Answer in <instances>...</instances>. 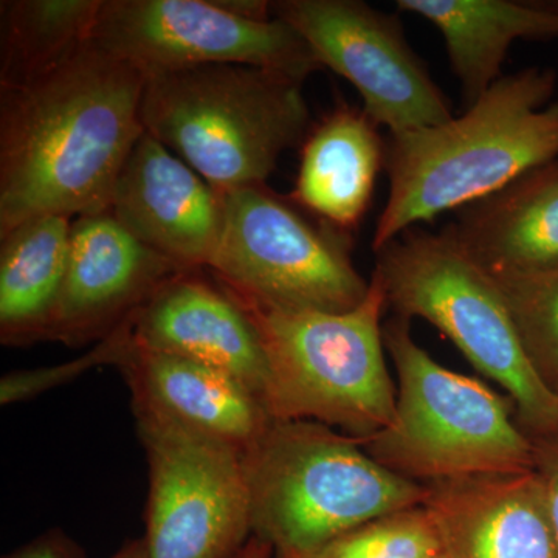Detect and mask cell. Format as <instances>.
Returning <instances> with one entry per match:
<instances>
[{"mask_svg": "<svg viewBox=\"0 0 558 558\" xmlns=\"http://www.w3.org/2000/svg\"><path fill=\"white\" fill-rule=\"evenodd\" d=\"M145 80L90 40L49 75L0 89V236L39 216L109 211L145 134Z\"/></svg>", "mask_w": 558, "mask_h": 558, "instance_id": "6da1fadb", "label": "cell"}, {"mask_svg": "<svg viewBox=\"0 0 558 558\" xmlns=\"http://www.w3.org/2000/svg\"><path fill=\"white\" fill-rule=\"evenodd\" d=\"M553 69L501 76L461 117L388 134L387 204L374 252L403 231L505 189L558 159V101Z\"/></svg>", "mask_w": 558, "mask_h": 558, "instance_id": "7a4b0ae2", "label": "cell"}, {"mask_svg": "<svg viewBox=\"0 0 558 558\" xmlns=\"http://www.w3.org/2000/svg\"><path fill=\"white\" fill-rule=\"evenodd\" d=\"M252 537L306 558L371 520L424 505L427 486L385 469L362 440L314 421H271L242 453Z\"/></svg>", "mask_w": 558, "mask_h": 558, "instance_id": "3957f363", "label": "cell"}, {"mask_svg": "<svg viewBox=\"0 0 558 558\" xmlns=\"http://www.w3.org/2000/svg\"><path fill=\"white\" fill-rule=\"evenodd\" d=\"M145 78V132L220 193L267 185L312 128L303 83L271 70L209 64Z\"/></svg>", "mask_w": 558, "mask_h": 558, "instance_id": "277c9868", "label": "cell"}, {"mask_svg": "<svg viewBox=\"0 0 558 558\" xmlns=\"http://www.w3.org/2000/svg\"><path fill=\"white\" fill-rule=\"evenodd\" d=\"M384 343L398 398L387 427L360 439L374 461L421 484L535 470L534 439L508 396L436 362L411 336L409 319L389 318Z\"/></svg>", "mask_w": 558, "mask_h": 558, "instance_id": "5b68a950", "label": "cell"}, {"mask_svg": "<svg viewBox=\"0 0 558 558\" xmlns=\"http://www.w3.org/2000/svg\"><path fill=\"white\" fill-rule=\"evenodd\" d=\"M374 253L373 275L395 317L425 319L453 341L473 368L508 392L532 439L558 436V396L529 363L490 271L446 230L414 227Z\"/></svg>", "mask_w": 558, "mask_h": 558, "instance_id": "8992f818", "label": "cell"}, {"mask_svg": "<svg viewBox=\"0 0 558 558\" xmlns=\"http://www.w3.org/2000/svg\"><path fill=\"white\" fill-rule=\"evenodd\" d=\"M368 296L348 312L247 307L263 340L274 421H314L366 439L395 417L398 388L385 362L387 295L371 277Z\"/></svg>", "mask_w": 558, "mask_h": 558, "instance_id": "52a82bcc", "label": "cell"}, {"mask_svg": "<svg viewBox=\"0 0 558 558\" xmlns=\"http://www.w3.org/2000/svg\"><path fill=\"white\" fill-rule=\"evenodd\" d=\"M226 194L222 238L208 270L233 295L267 310L348 312L368 296L351 238L315 226L267 185Z\"/></svg>", "mask_w": 558, "mask_h": 558, "instance_id": "ba28073f", "label": "cell"}, {"mask_svg": "<svg viewBox=\"0 0 558 558\" xmlns=\"http://www.w3.org/2000/svg\"><path fill=\"white\" fill-rule=\"evenodd\" d=\"M149 468V558H241L252 535L242 453L154 414L134 411Z\"/></svg>", "mask_w": 558, "mask_h": 558, "instance_id": "9c48e42d", "label": "cell"}, {"mask_svg": "<svg viewBox=\"0 0 558 558\" xmlns=\"http://www.w3.org/2000/svg\"><path fill=\"white\" fill-rule=\"evenodd\" d=\"M92 43L145 76L241 64L304 83L323 69L288 22L247 20L220 0H102Z\"/></svg>", "mask_w": 558, "mask_h": 558, "instance_id": "30bf717a", "label": "cell"}, {"mask_svg": "<svg viewBox=\"0 0 558 558\" xmlns=\"http://www.w3.org/2000/svg\"><path fill=\"white\" fill-rule=\"evenodd\" d=\"M271 9L310 44L322 68L357 89L366 116L388 134L436 126L453 117L398 17L360 0H279Z\"/></svg>", "mask_w": 558, "mask_h": 558, "instance_id": "8fae6325", "label": "cell"}, {"mask_svg": "<svg viewBox=\"0 0 558 558\" xmlns=\"http://www.w3.org/2000/svg\"><path fill=\"white\" fill-rule=\"evenodd\" d=\"M182 269L110 215L73 219L68 271L46 341L100 343Z\"/></svg>", "mask_w": 558, "mask_h": 558, "instance_id": "7c38bea8", "label": "cell"}, {"mask_svg": "<svg viewBox=\"0 0 558 558\" xmlns=\"http://www.w3.org/2000/svg\"><path fill=\"white\" fill-rule=\"evenodd\" d=\"M109 213L182 269H208L222 238L226 194L148 132L121 168Z\"/></svg>", "mask_w": 558, "mask_h": 558, "instance_id": "4fadbf2b", "label": "cell"}, {"mask_svg": "<svg viewBox=\"0 0 558 558\" xmlns=\"http://www.w3.org/2000/svg\"><path fill=\"white\" fill-rule=\"evenodd\" d=\"M131 339L143 351L222 371L266 399L269 368L259 330L247 307L202 270L182 271L161 286L131 318Z\"/></svg>", "mask_w": 558, "mask_h": 558, "instance_id": "5bb4252c", "label": "cell"}, {"mask_svg": "<svg viewBox=\"0 0 558 558\" xmlns=\"http://www.w3.org/2000/svg\"><path fill=\"white\" fill-rule=\"evenodd\" d=\"M446 558H558L548 495L537 470L425 484Z\"/></svg>", "mask_w": 558, "mask_h": 558, "instance_id": "9a60e30c", "label": "cell"}, {"mask_svg": "<svg viewBox=\"0 0 558 558\" xmlns=\"http://www.w3.org/2000/svg\"><path fill=\"white\" fill-rule=\"evenodd\" d=\"M119 369L131 389L132 411L167 418L241 453L274 421L252 389L193 360L143 351L132 343Z\"/></svg>", "mask_w": 558, "mask_h": 558, "instance_id": "2e32d148", "label": "cell"}, {"mask_svg": "<svg viewBox=\"0 0 558 558\" xmlns=\"http://www.w3.org/2000/svg\"><path fill=\"white\" fill-rule=\"evenodd\" d=\"M379 128L347 102L312 124L290 201L340 233L357 230L387 168V138Z\"/></svg>", "mask_w": 558, "mask_h": 558, "instance_id": "e0dca14e", "label": "cell"}, {"mask_svg": "<svg viewBox=\"0 0 558 558\" xmlns=\"http://www.w3.org/2000/svg\"><path fill=\"white\" fill-rule=\"evenodd\" d=\"M458 211L444 230L490 274L558 266V159Z\"/></svg>", "mask_w": 558, "mask_h": 558, "instance_id": "ac0fdd59", "label": "cell"}, {"mask_svg": "<svg viewBox=\"0 0 558 558\" xmlns=\"http://www.w3.org/2000/svg\"><path fill=\"white\" fill-rule=\"evenodd\" d=\"M396 5L438 28L468 108L501 78L513 40L558 38V2L399 0Z\"/></svg>", "mask_w": 558, "mask_h": 558, "instance_id": "d6986e66", "label": "cell"}, {"mask_svg": "<svg viewBox=\"0 0 558 558\" xmlns=\"http://www.w3.org/2000/svg\"><path fill=\"white\" fill-rule=\"evenodd\" d=\"M72 218L27 220L0 236V341H46L68 271Z\"/></svg>", "mask_w": 558, "mask_h": 558, "instance_id": "ffe728a7", "label": "cell"}, {"mask_svg": "<svg viewBox=\"0 0 558 558\" xmlns=\"http://www.w3.org/2000/svg\"><path fill=\"white\" fill-rule=\"evenodd\" d=\"M0 89L49 75L90 44L102 0L0 3Z\"/></svg>", "mask_w": 558, "mask_h": 558, "instance_id": "44dd1931", "label": "cell"}, {"mask_svg": "<svg viewBox=\"0 0 558 558\" xmlns=\"http://www.w3.org/2000/svg\"><path fill=\"white\" fill-rule=\"evenodd\" d=\"M492 277L501 290L529 363L558 396V266Z\"/></svg>", "mask_w": 558, "mask_h": 558, "instance_id": "7402d4cb", "label": "cell"}, {"mask_svg": "<svg viewBox=\"0 0 558 558\" xmlns=\"http://www.w3.org/2000/svg\"><path fill=\"white\" fill-rule=\"evenodd\" d=\"M442 553L424 506L371 520L330 539L306 558H428Z\"/></svg>", "mask_w": 558, "mask_h": 558, "instance_id": "603a6c76", "label": "cell"}, {"mask_svg": "<svg viewBox=\"0 0 558 558\" xmlns=\"http://www.w3.org/2000/svg\"><path fill=\"white\" fill-rule=\"evenodd\" d=\"M132 344L131 319L121 325L116 332L110 333L100 343H95L87 354L81 355L61 365L51 368L32 371H14L7 374L0 381V403L11 405L21 400L31 399L40 392L49 391L62 384L87 373V371L100 365H113L119 368Z\"/></svg>", "mask_w": 558, "mask_h": 558, "instance_id": "cb8c5ba5", "label": "cell"}, {"mask_svg": "<svg viewBox=\"0 0 558 558\" xmlns=\"http://www.w3.org/2000/svg\"><path fill=\"white\" fill-rule=\"evenodd\" d=\"M535 470L548 495L550 517L558 538V436L534 439Z\"/></svg>", "mask_w": 558, "mask_h": 558, "instance_id": "d4e9b609", "label": "cell"}, {"mask_svg": "<svg viewBox=\"0 0 558 558\" xmlns=\"http://www.w3.org/2000/svg\"><path fill=\"white\" fill-rule=\"evenodd\" d=\"M3 558H87L83 549L60 529L46 532Z\"/></svg>", "mask_w": 558, "mask_h": 558, "instance_id": "484cf974", "label": "cell"}, {"mask_svg": "<svg viewBox=\"0 0 558 558\" xmlns=\"http://www.w3.org/2000/svg\"><path fill=\"white\" fill-rule=\"evenodd\" d=\"M274 557V549L267 543L260 542L259 538L252 537L245 546L244 553L241 558H271Z\"/></svg>", "mask_w": 558, "mask_h": 558, "instance_id": "4316f807", "label": "cell"}, {"mask_svg": "<svg viewBox=\"0 0 558 558\" xmlns=\"http://www.w3.org/2000/svg\"><path fill=\"white\" fill-rule=\"evenodd\" d=\"M110 558H149L148 553H146L145 545H143V539H134V542L126 543L116 554V556Z\"/></svg>", "mask_w": 558, "mask_h": 558, "instance_id": "83f0119b", "label": "cell"}, {"mask_svg": "<svg viewBox=\"0 0 558 558\" xmlns=\"http://www.w3.org/2000/svg\"><path fill=\"white\" fill-rule=\"evenodd\" d=\"M428 558H446L442 553L436 554V556L428 557Z\"/></svg>", "mask_w": 558, "mask_h": 558, "instance_id": "f1b7e54d", "label": "cell"}]
</instances>
